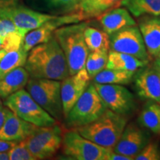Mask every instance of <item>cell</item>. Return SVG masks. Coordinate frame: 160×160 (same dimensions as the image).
<instances>
[{"mask_svg": "<svg viewBox=\"0 0 160 160\" xmlns=\"http://www.w3.org/2000/svg\"><path fill=\"white\" fill-rule=\"evenodd\" d=\"M24 67L31 78L62 81L69 76L67 60L54 36L29 51Z\"/></svg>", "mask_w": 160, "mask_h": 160, "instance_id": "cell-1", "label": "cell"}, {"mask_svg": "<svg viewBox=\"0 0 160 160\" xmlns=\"http://www.w3.org/2000/svg\"><path fill=\"white\" fill-rule=\"evenodd\" d=\"M88 25V22L69 24L59 28L53 33L67 60L69 75L85 68L89 51L85 42L84 31Z\"/></svg>", "mask_w": 160, "mask_h": 160, "instance_id": "cell-2", "label": "cell"}, {"mask_svg": "<svg viewBox=\"0 0 160 160\" xmlns=\"http://www.w3.org/2000/svg\"><path fill=\"white\" fill-rule=\"evenodd\" d=\"M125 116L107 109L96 121L75 129L90 141L105 148H113L127 125Z\"/></svg>", "mask_w": 160, "mask_h": 160, "instance_id": "cell-3", "label": "cell"}, {"mask_svg": "<svg viewBox=\"0 0 160 160\" xmlns=\"http://www.w3.org/2000/svg\"><path fill=\"white\" fill-rule=\"evenodd\" d=\"M107 109L93 83H90L65 117L66 125L70 128L87 125L99 119Z\"/></svg>", "mask_w": 160, "mask_h": 160, "instance_id": "cell-4", "label": "cell"}, {"mask_svg": "<svg viewBox=\"0 0 160 160\" xmlns=\"http://www.w3.org/2000/svg\"><path fill=\"white\" fill-rule=\"evenodd\" d=\"M25 88L33 99L57 122L64 119L61 81L31 77Z\"/></svg>", "mask_w": 160, "mask_h": 160, "instance_id": "cell-5", "label": "cell"}, {"mask_svg": "<svg viewBox=\"0 0 160 160\" xmlns=\"http://www.w3.org/2000/svg\"><path fill=\"white\" fill-rule=\"evenodd\" d=\"M3 104L21 119L37 127H48L57 124V120L45 111L24 88L6 98Z\"/></svg>", "mask_w": 160, "mask_h": 160, "instance_id": "cell-6", "label": "cell"}, {"mask_svg": "<svg viewBox=\"0 0 160 160\" xmlns=\"http://www.w3.org/2000/svg\"><path fill=\"white\" fill-rule=\"evenodd\" d=\"M62 151L66 157L76 160H108L113 148L100 146L80 135L75 129L62 137Z\"/></svg>", "mask_w": 160, "mask_h": 160, "instance_id": "cell-7", "label": "cell"}, {"mask_svg": "<svg viewBox=\"0 0 160 160\" xmlns=\"http://www.w3.org/2000/svg\"><path fill=\"white\" fill-rule=\"evenodd\" d=\"M62 131L57 124L48 127H37L25 139V145L35 159L53 157L62 144Z\"/></svg>", "mask_w": 160, "mask_h": 160, "instance_id": "cell-8", "label": "cell"}, {"mask_svg": "<svg viewBox=\"0 0 160 160\" xmlns=\"http://www.w3.org/2000/svg\"><path fill=\"white\" fill-rule=\"evenodd\" d=\"M109 51L126 53L146 62L150 59L142 36L137 25L124 28L110 35Z\"/></svg>", "mask_w": 160, "mask_h": 160, "instance_id": "cell-9", "label": "cell"}, {"mask_svg": "<svg viewBox=\"0 0 160 160\" xmlns=\"http://www.w3.org/2000/svg\"><path fill=\"white\" fill-rule=\"evenodd\" d=\"M55 17L17 5V2L0 5V18L11 20L25 34Z\"/></svg>", "mask_w": 160, "mask_h": 160, "instance_id": "cell-10", "label": "cell"}, {"mask_svg": "<svg viewBox=\"0 0 160 160\" xmlns=\"http://www.w3.org/2000/svg\"><path fill=\"white\" fill-rule=\"evenodd\" d=\"M108 109L126 116L136 110V101L131 92L122 85L93 82Z\"/></svg>", "mask_w": 160, "mask_h": 160, "instance_id": "cell-11", "label": "cell"}, {"mask_svg": "<svg viewBox=\"0 0 160 160\" xmlns=\"http://www.w3.org/2000/svg\"><path fill=\"white\" fill-rule=\"evenodd\" d=\"M85 19V17L79 12L56 16L40 27L28 32L24 38L22 48L25 52L28 53L35 46L48 41L53 36L54 31L59 28L69 24L80 22Z\"/></svg>", "mask_w": 160, "mask_h": 160, "instance_id": "cell-12", "label": "cell"}, {"mask_svg": "<svg viewBox=\"0 0 160 160\" xmlns=\"http://www.w3.org/2000/svg\"><path fill=\"white\" fill-rule=\"evenodd\" d=\"M85 68L73 75H69L61 81V98L62 102L64 119L68 115L76 102L82 95L91 83Z\"/></svg>", "mask_w": 160, "mask_h": 160, "instance_id": "cell-13", "label": "cell"}, {"mask_svg": "<svg viewBox=\"0 0 160 160\" xmlns=\"http://www.w3.org/2000/svg\"><path fill=\"white\" fill-rule=\"evenodd\" d=\"M147 133L136 124L125 126L121 137L113 147L115 153L128 156L134 159L136 156L149 142Z\"/></svg>", "mask_w": 160, "mask_h": 160, "instance_id": "cell-14", "label": "cell"}, {"mask_svg": "<svg viewBox=\"0 0 160 160\" xmlns=\"http://www.w3.org/2000/svg\"><path fill=\"white\" fill-rule=\"evenodd\" d=\"M134 88L142 99L160 104V75L154 67L140 68L134 74Z\"/></svg>", "mask_w": 160, "mask_h": 160, "instance_id": "cell-15", "label": "cell"}, {"mask_svg": "<svg viewBox=\"0 0 160 160\" xmlns=\"http://www.w3.org/2000/svg\"><path fill=\"white\" fill-rule=\"evenodd\" d=\"M37 128L5 107V119L0 129V139L19 142L28 137Z\"/></svg>", "mask_w": 160, "mask_h": 160, "instance_id": "cell-16", "label": "cell"}, {"mask_svg": "<svg viewBox=\"0 0 160 160\" xmlns=\"http://www.w3.org/2000/svg\"><path fill=\"white\" fill-rule=\"evenodd\" d=\"M139 29L150 58H157L160 51V17H140Z\"/></svg>", "mask_w": 160, "mask_h": 160, "instance_id": "cell-17", "label": "cell"}, {"mask_svg": "<svg viewBox=\"0 0 160 160\" xmlns=\"http://www.w3.org/2000/svg\"><path fill=\"white\" fill-rule=\"evenodd\" d=\"M97 19L109 36L124 28L137 25L130 12L124 8H113L98 16Z\"/></svg>", "mask_w": 160, "mask_h": 160, "instance_id": "cell-18", "label": "cell"}, {"mask_svg": "<svg viewBox=\"0 0 160 160\" xmlns=\"http://www.w3.org/2000/svg\"><path fill=\"white\" fill-rule=\"evenodd\" d=\"M29 73L23 67H19L0 79V98L5 99L27 85Z\"/></svg>", "mask_w": 160, "mask_h": 160, "instance_id": "cell-19", "label": "cell"}, {"mask_svg": "<svg viewBox=\"0 0 160 160\" xmlns=\"http://www.w3.org/2000/svg\"><path fill=\"white\" fill-rule=\"evenodd\" d=\"M148 62H149L143 61L126 53L109 51L106 68L136 72L138 69L147 66Z\"/></svg>", "mask_w": 160, "mask_h": 160, "instance_id": "cell-20", "label": "cell"}, {"mask_svg": "<svg viewBox=\"0 0 160 160\" xmlns=\"http://www.w3.org/2000/svg\"><path fill=\"white\" fill-rule=\"evenodd\" d=\"M119 6L137 18L145 15L160 17V0H121Z\"/></svg>", "mask_w": 160, "mask_h": 160, "instance_id": "cell-21", "label": "cell"}, {"mask_svg": "<svg viewBox=\"0 0 160 160\" xmlns=\"http://www.w3.org/2000/svg\"><path fill=\"white\" fill-rule=\"evenodd\" d=\"M138 122L142 127L159 134L160 133V104L148 101L139 116Z\"/></svg>", "mask_w": 160, "mask_h": 160, "instance_id": "cell-22", "label": "cell"}, {"mask_svg": "<svg viewBox=\"0 0 160 160\" xmlns=\"http://www.w3.org/2000/svg\"><path fill=\"white\" fill-rule=\"evenodd\" d=\"M136 72L119 69L107 68L102 70L93 77V82L111 85H128L133 79Z\"/></svg>", "mask_w": 160, "mask_h": 160, "instance_id": "cell-23", "label": "cell"}, {"mask_svg": "<svg viewBox=\"0 0 160 160\" xmlns=\"http://www.w3.org/2000/svg\"><path fill=\"white\" fill-rule=\"evenodd\" d=\"M84 37L89 52L109 51L110 36L104 31L88 25L84 31Z\"/></svg>", "mask_w": 160, "mask_h": 160, "instance_id": "cell-24", "label": "cell"}, {"mask_svg": "<svg viewBox=\"0 0 160 160\" xmlns=\"http://www.w3.org/2000/svg\"><path fill=\"white\" fill-rule=\"evenodd\" d=\"M28 54L22 47L7 52L0 60V79L12 70L25 66Z\"/></svg>", "mask_w": 160, "mask_h": 160, "instance_id": "cell-25", "label": "cell"}, {"mask_svg": "<svg viewBox=\"0 0 160 160\" xmlns=\"http://www.w3.org/2000/svg\"><path fill=\"white\" fill-rule=\"evenodd\" d=\"M120 1L121 0H91L87 5L80 8L78 12L81 13L85 19L97 17L110 9L119 7Z\"/></svg>", "mask_w": 160, "mask_h": 160, "instance_id": "cell-26", "label": "cell"}, {"mask_svg": "<svg viewBox=\"0 0 160 160\" xmlns=\"http://www.w3.org/2000/svg\"><path fill=\"white\" fill-rule=\"evenodd\" d=\"M108 52L105 51L89 52L86 59L85 69L91 79L106 68L108 60Z\"/></svg>", "mask_w": 160, "mask_h": 160, "instance_id": "cell-27", "label": "cell"}, {"mask_svg": "<svg viewBox=\"0 0 160 160\" xmlns=\"http://www.w3.org/2000/svg\"><path fill=\"white\" fill-rule=\"evenodd\" d=\"M10 160H36L25 145V140L19 142L8 151Z\"/></svg>", "mask_w": 160, "mask_h": 160, "instance_id": "cell-28", "label": "cell"}, {"mask_svg": "<svg viewBox=\"0 0 160 160\" xmlns=\"http://www.w3.org/2000/svg\"><path fill=\"white\" fill-rule=\"evenodd\" d=\"M136 160H159L160 148L156 142H148L136 156Z\"/></svg>", "mask_w": 160, "mask_h": 160, "instance_id": "cell-29", "label": "cell"}, {"mask_svg": "<svg viewBox=\"0 0 160 160\" xmlns=\"http://www.w3.org/2000/svg\"><path fill=\"white\" fill-rule=\"evenodd\" d=\"M13 33H20L24 36L26 35L10 19L0 18V37L2 39H4L6 36Z\"/></svg>", "mask_w": 160, "mask_h": 160, "instance_id": "cell-30", "label": "cell"}, {"mask_svg": "<svg viewBox=\"0 0 160 160\" xmlns=\"http://www.w3.org/2000/svg\"><path fill=\"white\" fill-rule=\"evenodd\" d=\"M82 0H58V11L62 13L78 12Z\"/></svg>", "mask_w": 160, "mask_h": 160, "instance_id": "cell-31", "label": "cell"}, {"mask_svg": "<svg viewBox=\"0 0 160 160\" xmlns=\"http://www.w3.org/2000/svg\"><path fill=\"white\" fill-rule=\"evenodd\" d=\"M18 143L17 142L8 141L2 139H0V152H8Z\"/></svg>", "mask_w": 160, "mask_h": 160, "instance_id": "cell-32", "label": "cell"}, {"mask_svg": "<svg viewBox=\"0 0 160 160\" xmlns=\"http://www.w3.org/2000/svg\"><path fill=\"white\" fill-rule=\"evenodd\" d=\"M48 11H58V0H40Z\"/></svg>", "mask_w": 160, "mask_h": 160, "instance_id": "cell-33", "label": "cell"}, {"mask_svg": "<svg viewBox=\"0 0 160 160\" xmlns=\"http://www.w3.org/2000/svg\"><path fill=\"white\" fill-rule=\"evenodd\" d=\"M133 158L128 157V156L120 154V153H115L114 151H112L111 154L109 155L108 160H132Z\"/></svg>", "mask_w": 160, "mask_h": 160, "instance_id": "cell-34", "label": "cell"}, {"mask_svg": "<svg viewBox=\"0 0 160 160\" xmlns=\"http://www.w3.org/2000/svg\"><path fill=\"white\" fill-rule=\"evenodd\" d=\"M5 119V107L4 106L0 98V129L2 127Z\"/></svg>", "mask_w": 160, "mask_h": 160, "instance_id": "cell-35", "label": "cell"}, {"mask_svg": "<svg viewBox=\"0 0 160 160\" xmlns=\"http://www.w3.org/2000/svg\"><path fill=\"white\" fill-rule=\"evenodd\" d=\"M0 160H9L8 151L0 152Z\"/></svg>", "mask_w": 160, "mask_h": 160, "instance_id": "cell-36", "label": "cell"}, {"mask_svg": "<svg viewBox=\"0 0 160 160\" xmlns=\"http://www.w3.org/2000/svg\"><path fill=\"white\" fill-rule=\"evenodd\" d=\"M153 67H154L157 71H160V58H157V59L155 60L154 64H153Z\"/></svg>", "mask_w": 160, "mask_h": 160, "instance_id": "cell-37", "label": "cell"}, {"mask_svg": "<svg viewBox=\"0 0 160 160\" xmlns=\"http://www.w3.org/2000/svg\"><path fill=\"white\" fill-rule=\"evenodd\" d=\"M91 0H82L81 3H80L79 9L80 8L83 7V6H85V5H87V4L88 3V2H91ZM78 11H79V10H78Z\"/></svg>", "mask_w": 160, "mask_h": 160, "instance_id": "cell-38", "label": "cell"}, {"mask_svg": "<svg viewBox=\"0 0 160 160\" xmlns=\"http://www.w3.org/2000/svg\"><path fill=\"white\" fill-rule=\"evenodd\" d=\"M13 2H17V0H0V5H1V4Z\"/></svg>", "mask_w": 160, "mask_h": 160, "instance_id": "cell-39", "label": "cell"}, {"mask_svg": "<svg viewBox=\"0 0 160 160\" xmlns=\"http://www.w3.org/2000/svg\"><path fill=\"white\" fill-rule=\"evenodd\" d=\"M6 53V51H4L3 49L0 50V60L2 59V57L5 56V54Z\"/></svg>", "mask_w": 160, "mask_h": 160, "instance_id": "cell-40", "label": "cell"}, {"mask_svg": "<svg viewBox=\"0 0 160 160\" xmlns=\"http://www.w3.org/2000/svg\"><path fill=\"white\" fill-rule=\"evenodd\" d=\"M2 47H3V41L2 39V38L0 37V50L2 49Z\"/></svg>", "mask_w": 160, "mask_h": 160, "instance_id": "cell-41", "label": "cell"}, {"mask_svg": "<svg viewBox=\"0 0 160 160\" xmlns=\"http://www.w3.org/2000/svg\"><path fill=\"white\" fill-rule=\"evenodd\" d=\"M157 58H160V51H159V55H158Z\"/></svg>", "mask_w": 160, "mask_h": 160, "instance_id": "cell-42", "label": "cell"}, {"mask_svg": "<svg viewBox=\"0 0 160 160\" xmlns=\"http://www.w3.org/2000/svg\"><path fill=\"white\" fill-rule=\"evenodd\" d=\"M159 75H160V71H159Z\"/></svg>", "mask_w": 160, "mask_h": 160, "instance_id": "cell-43", "label": "cell"}]
</instances>
